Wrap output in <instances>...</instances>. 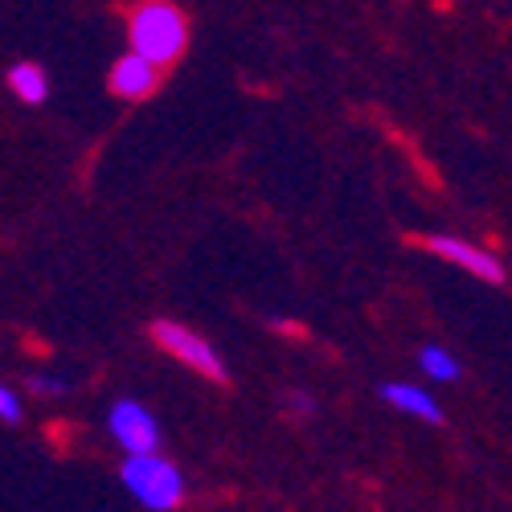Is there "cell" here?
Wrapping results in <instances>:
<instances>
[{
  "label": "cell",
  "mask_w": 512,
  "mask_h": 512,
  "mask_svg": "<svg viewBox=\"0 0 512 512\" xmlns=\"http://www.w3.org/2000/svg\"><path fill=\"white\" fill-rule=\"evenodd\" d=\"M25 418V410H21V398L9 390V386H0V422H9V426H17Z\"/></svg>",
  "instance_id": "obj_10"
},
{
  "label": "cell",
  "mask_w": 512,
  "mask_h": 512,
  "mask_svg": "<svg viewBox=\"0 0 512 512\" xmlns=\"http://www.w3.org/2000/svg\"><path fill=\"white\" fill-rule=\"evenodd\" d=\"M418 246L431 250V254H439L443 263H455L459 271L484 279V283H504V279H508V275H504V263L496 259V254L484 250V246H476V242H467V238H455V234H426V238H418Z\"/></svg>",
  "instance_id": "obj_5"
},
{
  "label": "cell",
  "mask_w": 512,
  "mask_h": 512,
  "mask_svg": "<svg viewBox=\"0 0 512 512\" xmlns=\"http://www.w3.org/2000/svg\"><path fill=\"white\" fill-rule=\"evenodd\" d=\"M287 406H291L295 414H312V410H316V402H312L308 394H300V390H291V394H287Z\"/></svg>",
  "instance_id": "obj_12"
},
{
  "label": "cell",
  "mask_w": 512,
  "mask_h": 512,
  "mask_svg": "<svg viewBox=\"0 0 512 512\" xmlns=\"http://www.w3.org/2000/svg\"><path fill=\"white\" fill-rule=\"evenodd\" d=\"M148 336L156 340V349H164L168 357H177L185 369H193V373H201L209 381H218V386H226V381H230V369H226L222 353L213 349L201 332H193L189 324H181V320H152Z\"/></svg>",
  "instance_id": "obj_3"
},
{
  "label": "cell",
  "mask_w": 512,
  "mask_h": 512,
  "mask_svg": "<svg viewBox=\"0 0 512 512\" xmlns=\"http://www.w3.org/2000/svg\"><path fill=\"white\" fill-rule=\"evenodd\" d=\"M160 78H164V70L156 62L140 58L136 50H127L107 74V91L115 99H123V103H144V99H152L160 91Z\"/></svg>",
  "instance_id": "obj_6"
},
{
  "label": "cell",
  "mask_w": 512,
  "mask_h": 512,
  "mask_svg": "<svg viewBox=\"0 0 512 512\" xmlns=\"http://www.w3.org/2000/svg\"><path fill=\"white\" fill-rule=\"evenodd\" d=\"M119 480H123L127 492H132V500L144 504L148 512H173V508H181L185 496H189L185 472H181L173 459H164L160 451L123 455Z\"/></svg>",
  "instance_id": "obj_2"
},
{
  "label": "cell",
  "mask_w": 512,
  "mask_h": 512,
  "mask_svg": "<svg viewBox=\"0 0 512 512\" xmlns=\"http://www.w3.org/2000/svg\"><path fill=\"white\" fill-rule=\"evenodd\" d=\"M127 46L160 70L185 58L189 50V21L173 0H140L127 13Z\"/></svg>",
  "instance_id": "obj_1"
},
{
  "label": "cell",
  "mask_w": 512,
  "mask_h": 512,
  "mask_svg": "<svg viewBox=\"0 0 512 512\" xmlns=\"http://www.w3.org/2000/svg\"><path fill=\"white\" fill-rule=\"evenodd\" d=\"M418 369L426 373V377H435V381H459V357L451 353V349H443V345H422L418 349Z\"/></svg>",
  "instance_id": "obj_9"
},
{
  "label": "cell",
  "mask_w": 512,
  "mask_h": 512,
  "mask_svg": "<svg viewBox=\"0 0 512 512\" xmlns=\"http://www.w3.org/2000/svg\"><path fill=\"white\" fill-rule=\"evenodd\" d=\"M111 439L123 447V455H144V451H160V422L156 414L136 402V398H119L107 414Z\"/></svg>",
  "instance_id": "obj_4"
},
{
  "label": "cell",
  "mask_w": 512,
  "mask_h": 512,
  "mask_svg": "<svg viewBox=\"0 0 512 512\" xmlns=\"http://www.w3.org/2000/svg\"><path fill=\"white\" fill-rule=\"evenodd\" d=\"M377 398L410 414V418H422V422H431V426H443V406L426 394L422 386H414V381H381L377 386Z\"/></svg>",
  "instance_id": "obj_7"
},
{
  "label": "cell",
  "mask_w": 512,
  "mask_h": 512,
  "mask_svg": "<svg viewBox=\"0 0 512 512\" xmlns=\"http://www.w3.org/2000/svg\"><path fill=\"white\" fill-rule=\"evenodd\" d=\"M29 390L41 394V398H62L70 386H66V381H58V377H33V381H29Z\"/></svg>",
  "instance_id": "obj_11"
},
{
  "label": "cell",
  "mask_w": 512,
  "mask_h": 512,
  "mask_svg": "<svg viewBox=\"0 0 512 512\" xmlns=\"http://www.w3.org/2000/svg\"><path fill=\"white\" fill-rule=\"evenodd\" d=\"M5 82L25 107H41L50 99V74H46V66H37V62H13Z\"/></svg>",
  "instance_id": "obj_8"
}]
</instances>
